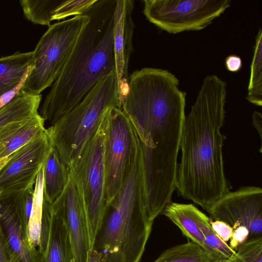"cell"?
Masks as SVG:
<instances>
[{
  "label": "cell",
  "mask_w": 262,
  "mask_h": 262,
  "mask_svg": "<svg viewBox=\"0 0 262 262\" xmlns=\"http://www.w3.org/2000/svg\"><path fill=\"white\" fill-rule=\"evenodd\" d=\"M226 82L215 75L203 80L185 117L176 189L179 195L207 211L231 188L224 168L221 133L225 117Z\"/></svg>",
  "instance_id": "obj_1"
},
{
  "label": "cell",
  "mask_w": 262,
  "mask_h": 262,
  "mask_svg": "<svg viewBox=\"0 0 262 262\" xmlns=\"http://www.w3.org/2000/svg\"><path fill=\"white\" fill-rule=\"evenodd\" d=\"M117 2L97 0L84 13L89 21L40 110L39 115L51 126L116 71L113 34Z\"/></svg>",
  "instance_id": "obj_2"
},
{
  "label": "cell",
  "mask_w": 262,
  "mask_h": 262,
  "mask_svg": "<svg viewBox=\"0 0 262 262\" xmlns=\"http://www.w3.org/2000/svg\"><path fill=\"white\" fill-rule=\"evenodd\" d=\"M152 224L146 213L139 145L121 188L106 204L91 250L99 262H140Z\"/></svg>",
  "instance_id": "obj_3"
},
{
  "label": "cell",
  "mask_w": 262,
  "mask_h": 262,
  "mask_svg": "<svg viewBox=\"0 0 262 262\" xmlns=\"http://www.w3.org/2000/svg\"><path fill=\"white\" fill-rule=\"evenodd\" d=\"M111 107L121 108L116 71L47 129L52 145L69 167L81 154L97 132L104 112Z\"/></svg>",
  "instance_id": "obj_4"
},
{
  "label": "cell",
  "mask_w": 262,
  "mask_h": 262,
  "mask_svg": "<svg viewBox=\"0 0 262 262\" xmlns=\"http://www.w3.org/2000/svg\"><path fill=\"white\" fill-rule=\"evenodd\" d=\"M89 19L85 14L78 15L49 27L33 51L32 63L19 92L39 95L53 84Z\"/></svg>",
  "instance_id": "obj_5"
},
{
  "label": "cell",
  "mask_w": 262,
  "mask_h": 262,
  "mask_svg": "<svg viewBox=\"0 0 262 262\" xmlns=\"http://www.w3.org/2000/svg\"><path fill=\"white\" fill-rule=\"evenodd\" d=\"M104 113L95 134L70 167L85 210L91 249L106 205L103 162Z\"/></svg>",
  "instance_id": "obj_6"
},
{
  "label": "cell",
  "mask_w": 262,
  "mask_h": 262,
  "mask_svg": "<svg viewBox=\"0 0 262 262\" xmlns=\"http://www.w3.org/2000/svg\"><path fill=\"white\" fill-rule=\"evenodd\" d=\"M103 162L106 204L121 188L130 168L139 143L135 128L122 108L106 110Z\"/></svg>",
  "instance_id": "obj_7"
},
{
  "label": "cell",
  "mask_w": 262,
  "mask_h": 262,
  "mask_svg": "<svg viewBox=\"0 0 262 262\" xmlns=\"http://www.w3.org/2000/svg\"><path fill=\"white\" fill-rule=\"evenodd\" d=\"M147 19L166 32L202 30L230 7V0H144Z\"/></svg>",
  "instance_id": "obj_8"
},
{
  "label": "cell",
  "mask_w": 262,
  "mask_h": 262,
  "mask_svg": "<svg viewBox=\"0 0 262 262\" xmlns=\"http://www.w3.org/2000/svg\"><path fill=\"white\" fill-rule=\"evenodd\" d=\"M33 200L29 189L0 195V224L10 262H43V255L31 245L28 236Z\"/></svg>",
  "instance_id": "obj_9"
},
{
  "label": "cell",
  "mask_w": 262,
  "mask_h": 262,
  "mask_svg": "<svg viewBox=\"0 0 262 262\" xmlns=\"http://www.w3.org/2000/svg\"><path fill=\"white\" fill-rule=\"evenodd\" d=\"M51 147L46 129L11 154L0 170V195L33 187Z\"/></svg>",
  "instance_id": "obj_10"
},
{
  "label": "cell",
  "mask_w": 262,
  "mask_h": 262,
  "mask_svg": "<svg viewBox=\"0 0 262 262\" xmlns=\"http://www.w3.org/2000/svg\"><path fill=\"white\" fill-rule=\"evenodd\" d=\"M207 211L214 221L224 222L233 229L239 226L246 227L249 231L248 239L262 236L260 187L242 186L229 191Z\"/></svg>",
  "instance_id": "obj_11"
},
{
  "label": "cell",
  "mask_w": 262,
  "mask_h": 262,
  "mask_svg": "<svg viewBox=\"0 0 262 262\" xmlns=\"http://www.w3.org/2000/svg\"><path fill=\"white\" fill-rule=\"evenodd\" d=\"M50 207L52 213L61 219L69 232L74 262H88L91 250L88 222L71 173L63 190Z\"/></svg>",
  "instance_id": "obj_12"
},
{
  "label": "cell",
  "mask_w": 262,
  "mask_h": 262,
  "mask_svg": "<svg viewBox=\"0 0 262 262\" xmlns=\"http://www.w3.org/2000/svg\"><path fill=\"white\" fill-rule=\"evenodd\" d=\"M134 2L117 0L114 28V50L118 91L122 103L128 89V66L133 51L135 25L132 18Z\"/></svg>",
  "instance_id": "obj_13"
},
{
  "label": "cell",
  "mask_w": 262,
  "mask_h": 262,
  "mask_svg": "<svg viewBox=\"0 0 262 262\" xmlns=\"http://www.w3.org/2000/svg\"><path fill=\"white\" fill-rule=\"evenodd\" d=\"M45 120L38 114L28 120L11 123L0 129V159L10 156L44 131Z\"/></svg>",
  "instance_id": "obj_14"
},
{
  "label": "cell",
  "mask_w": 262,
  "mask_h": 262,
  "mask_svg": "<svg viewBox=\"0 0 262 262\" xmlns=\"http://www.w3.org/2000/svg\"><path fill=\"white\" fill-rule=\"evenodd\" d=\"M203 212L192 204L172 202L168 204L161 214L167 217L188 239L203 250L204 237L200 224Z\"/></svg>",
  "instance_id": "obj_15"
},
{
  "label": "cell",
  "mask_w": 262,
  "mask_h": 262,
  "mask_svg": "<svg viewBox=\"0 0 262 262\" xmlns=\"http://www.w3.org/2000/svg\"><path fill=\"white\" fill-rule=\"evenodd\" d=\"M70 173L69 166L52 145L43 167V200L52 204L63 190Z\"/></svg>",
  "instance_id": "obj_16"
},
{
  "label": "cell",
  "mask_w": 262,
  "mask_h": 262,
  "mask_svg": "<svg viewBox=\"0 0 262 262\" xmlns=\"http://www.w3.org/2000/svg\"><path fill=\"white\" fill-rule=\"evenodd\" d=\"M43 262H74L69 232L61 219L52 213Z\"/></svg>",
  "instance_id": "obj_17"
},
{
  "label": "cell",
  "mask_w": 262,
  "mask_h": 262,
  "mask_svg": "<svg viewBox=\"0 0 262 262\" xmlns=\"http://www.w3.org/2000/svg\"><path fill=\"white\" fill-rule=\"evenodd\" d=\"M33 54V51H17L0 58V97L23 81L32 63Z\"/></svg>",
  "instance_id": "obj_18"
},
{
  "label": "cell",
  "mask_w": 262,
  "mask_h": 262,
  "mask_svg": "<svg viewBox=\"0 0 262 262\" xmlns=\"http://www.w3.org/2000/svg\"><path fill=\"white\" fill-rule=\"evenodd\" d=\"M42 95L23 92L0 107V129L14 122L29 119L39 114Z\"/></svg>",
  "instance_id": "obj_19"
},
{
  "label": "cell",
  "mask_w": 262,
  "mask_h": 262,
  "mask_svg": "<svg viewBox=\"0 0 262 262\" xmlns=\"http://www.w3.org/2000/svg\"><path fill=\"white\" fill-rule=\"evenodd\" d=\"M210 220L203 213L200 221V226L204 237L203 250L213 262H225L235 253V251L216 234L210 225Z\"/></svg>",
  "instance_id": "obj_20"
},
{
  "label": "cell",
  "mask_w": 262,
  "mask_h": 262,
  "mask_svg": "<svg viewBox=\"0 0 262 262\" xmlns=\"http://www.w3.org/2000/svg\"><path fill=\"white\" fill-rule=\"evenodd\" d=\"M246 99L256 106L262 105V30L260 28L255 37Z\"/></svg>",
  "instance_id": "obj_21"
},
{
  "label": "cell",
  "mask_w": 262,
  "mask_h": 262,
  "mask_svg": "<svg viewBox=\"0 0 262 262\" xmlns=\"http://www.w3.org/2000/svg\"><path fill=\"white\" fill-rule=\"evenodd\" d=\"M154 262H213L196 244L189 241L163 251Z\"/></svg>",
  "instance_id": "obj_22"
},
{
  "label": "cell",
  "mask_w": 262,
  "mask_h": 262,
  "mask_svg": "<svg viewBox=\"0 0 262 262\" xmlns=\"http://www.w3.org/2000/svg\"><path fill=\"white\" fill-rule=\"evenodd\" d=\"M64 0H21L25 17L34 24L50 26L56 9Z\"/></svg>",
  "instance_id": "obj_23"
},
{
  "label": "cell",
  "mask_w": 262,
  "mask_h": 262,
  "mask_svg": "<svg viewBox=\"0 0 262 262\" xmlns=\"http://www.w3.org/2000/svg\"><path fill=\"white\" fill-rule=\"evenodd\" d=\"M33 207L28 226V236L31 245L38 249L40 245L43 192V168L36 179Z\"/></svg>",
  "instance_id": "obj_24"
},
{
  "label": "cell",
  "mask_w": 262,
  "mask_h": 262,
  "mask_svg": "<svg viewBox=\"0 0 262 262\" xmlns=\"http://www.w3.org/2000/svg\"><path fill=\"white\" fill-rule=\"evenodd\" d=\"M225 262H262V236L248 239L240 245L235 253Z\"/></svg>",
  "instance_id": "obj_25"
},
{
  "label": "cell",
  "mask_w": 262,
  "mask_h": 262,
  "mask_svg": "<svg viewBox=\"0 0 262 262\" xmlns=\"http://www.w3.org/2000/svg\"><path fill=\"white\" fill-rule=\"evenodd\" d=\"M97 0H64L56 9L52 20H61L72 15L84 14Z\"/></svg>",
  "instance_id": "obj_26"
},
{
  "label": "cell",
  "mask_w": 262,
  "mask_h": 262,
  "mask_svg": "<svg viewBox=\"0 0 262 262\" xmlns=\"http://www.w3.org/2000/svg\"><path fill=\"white\" fill-rule=\"evenodd\" d=\"M210 223L214 232L223 241L227 243L230 239L233 232V229L230 226L218 220H210Z\"/></svg>",
  "instance_id": "obj_27"
},
{
  "label": "cell",
  "mask_w": 262,
  "mask_h": 262,
  "mask_svg": "<svg viewBox=\"0 0 262 262\" xmlns=\"http://www.w3.org/2000/svg\"><path fill=\"white\" fill-rule=\"evenodd\" d=\"M249 231L248 229L244 226H239L233 229V232L229 247L235 250L241 244L245 243L248 239Z\"/></svg>",
  "instance_id": "obj_28"
},
{
  "label": "cell",
  "mask_w": 262,
  "mask_h": 262,
  "mask_svg": "<svg viewBox=\"0 0 262 262\" xmlns=\"http://www.w3.org/2000/svg\"><path fill=\"white\" fill-rule=\"evenodd\" d=\"M225 67L227 70L232 72H237L242 68V58L236 55L227 56L225 61Z\"/></svg>",
  "instance_id": "obj_29"
},
{
  "label": "cell",
  "mask_w": 262,
  "mask_h": 262,
  "mask_svg": "<svg viewBox=\"0 0 262 262\" xmlns=\"http://www.w3.org/2000/svg\"><path fill=\"white\" fill-rule=\"evenodd\" d=\"M0 262H10L9 253L0 224Z\"/></svg>",
  "instance_id": "obj_30"
},
{
  "label": "cell",
  "mask_w": 262,
  "mask_h": 262,
  "mask_svg": "<svg viewBox=\"0 0 262 262\" xmlns=\"http://www.w3.org/2000/svg\"><path fill=\"white\" fill-rule=\"evenodd\" d=\"M252 122L254 126L257 129L261 140L262 117L259 112L254 111L252 115Z\"/></svg>",
  "instance_id": "obj_31"
},
{
  "label": "cell",
  "mask_w": 262,
  "mask_h": 262,
  "mask_svg": "<svg viewBox=\"0 0 262 262\" xmlns=\"http://www.w3.org/2000/svg\"><path fill=\"white\" fill-rule=\"evenodd\" d=\"M9 157L5 158H3V159H0V170L3 167V166L6 164L7 161H8V160L9 159ZM0 194H1V192H0Z\"/></svg>",
  "instance_id": "obj_32"
}]
</instances>
